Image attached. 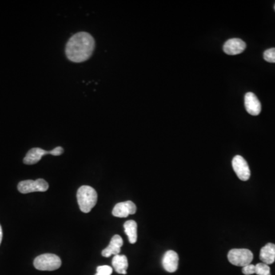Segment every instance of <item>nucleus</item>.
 I'll list each match as a JSON object with an SVG mask.
<instances>
[{
  "label": "nucleus",
  "mask_w": 275,
  "mask_h": 275,
  "mask_svg": "<svg viewBox=\"0 0 275 275\" xmlns=\"http://www.w3.org/2000/svg\"><path fill=\"white\" fill-rule=\"evenodd\" d=\"M232 165L235 173L241 181H246L250 178V168L244 157L240 155L235 156L232 159Z\"/></svg>",
  "instance_id": "0eeeda50"
},
{
  "label": "nucleus",
  "mask_w": 275,
  "mask_h": 275,
  "mask_svg": "<svg viewBox=\"0 0 275 275\" xmlns=\"http://www.w3.org/2000/svg\"><path fill=\"white\" fill-rule=\"evenodd\" d=\"M77 198L81 210L83 213H88L97 204L98 195L93 188L85 185L79 188Z\"/></svg>",
  "instance_id": "f03ea898"
},
{
  "label": "nucleus",
  "mask_w": 275,
  "mask_h": 275,
  "mask_svg": "<svg viewBox=\"0 0 275 275\" xmlns=\"http://www.w3.org/2000/svg\"><path fill=\"white\" fill-rule=\"evenodd\" d=\"M264 58L269 63H275V49H270L264 52Z\"/></svg>",
  "instance_id": "a211bd4d"
},
{
  "label": "nucleus",
  "mask_w": 275,
  "mask_h": 275,
  "mask_svg": "<svg viewBox=\"0 0 275 275\" xmlns=\"http://www.w3.org/2000/svg\"><path fill=\"white\" fill-rule=\"evenodd\" d=\"M242 273L245 275H252L256 274V265L249 264L246 266L243 267Z\"/></svg>",
  "instance_id": "6ab92c4d"
},
{
  "label": "nucleus",
  "mask_w": 275,
  "mask_h": 275,
  "mask_svg": "<svg viewBox=\"0 0 275 275\" xmlns=\"http://www.w3.org/2000/svg\"><path fill=\"white\" fill-rule=\"evenodd\" d=\"M253 254L246 248H235L228 253V260L236 266L245 267L252 263Z\"/></svg>",
  "instance_id": "20e7f679"
},
{
  "label": "nucleus",
  "mask_w": 275,
  "mask_h": 275,
  "mask_svg": "<svg viewBox=\"0 0 275 275\" xmlns=\"http://www.w3.org/2000/svg\"><path fill=\"white\" fill-rule=\"evenodd\" d=\"M49 188V184L44 179H38L36 181H22L18 184V191L23 194L33 192H45Z\"/></svg>",
  "instance_id": "423d86ee"
},
{
  "label": "nucleus",
  "mask_w": 275,
  "mask_h": 275,
  "mask_svg": "<svg viewBox=\"0 0 275 275\" xmlns=\"http://www.w3.org/2000/svg\"></svg>",
  "instance_id": "412c9836"
},
{
  "label": "nucleus",
  "mask_w": 275,
  "mask_h": 275,
  "mask_svg": "<svg viewBox=\"0 0 275 275\" xmlns=\"http://www.w3.org/2000/svg\"><path fill=\"white\" fill-rule=\"evenodd\" d=\"M95 45L94 38L89 33L81 32L73 34L66 45L67 57L74 63L87 61L93 54Z\"/></svg>",
  "instance_id": "f257e3e1"
},
{
  "label": "nucleus",
  "mask_w": 275,
  "mask_h": 275,
  "mask_svg": "<svg viewBox=\"0 0 275 275\" xmlns=\"http://www.w3.org/2000/svg\"><path fill=\"white\" fill-rule=\"evenodd\" d=\"M246 49L245 41L240 38H232L225 41L223 45V51L229 55H236L242 53Z\"/></svg>",
  "instance_id": "1a4fd4ad"
},
{
  "label": "nucleus",
  "mask_w": 275,
  "mask_h": 275,
  "mask_svg": "<svg viewBox=\"0 0 275 275\" xmlns=\"http://www.w3.org/2000/svg\"><path fill=\"white\" fill-rule=\"evenodd\" d=\"M113 273V268L108 265L97 267V274L95 275H111Z\"/></svg>",
  "instance_id": "f3484780"
},
{
  "label": "nucleus",
  "mask_w": 275,
  "mask_h": 275,
  "mask_svg": "<svg viewBox=\"0 0 275 275\" xmlns=\"http://www.w3.org/2000/svg\"><path fill=\"white\" fill-rule=\"evenodd\" d=\"M113 267L114 268L115 271L120 275H126L127 268L129 267V262H128V259L126 256H115L113 258Z\"/></svg>",
  "instance_id": "4468645a"
},
{
  "label": "nucleus",
  "mask_w": 275,
  "mask_h": 275,
  "mask_svg": "<svg viewBox=\"0 0 275 275\" xmlns=\"http://www.w3.org/2000/svg\"><path fill=\"white\" fill-rule=\"evenodd\" d=\"M34 266L39 271H55L61 266V260L54 254H43L34 259Z\"/></svg>",
  "instance_id": "7ed1b4c3"
},
{
  "label": "nucleus",
  "mask_w": 275,
  "mask_h": 275,
  "mask_svg": "<svg viewBox=\"0 0 275 275\" xmlns=\"http://www.w3.org/2000/svg\"><path fill=\"white\" fill-rule=\"evenodd\" d=\"M124 229H125V234L129 238V242L131 244H135L137 241L138 225L136 222L134 220H129L125 222L124 224Z\"/></svg>",
  "instance_id": "2eb2a0df"
},
{
  "label": "nucleus",
  "mask_w": 275,
  "mask_h": 275,
  "mask_svg": "<svg viewBox=\"0 0 275 275\" xmlns=\"http://www.w3.org/2000/svg\"><path fill=\"white\" fill-rule=\"evenodd\" d=\"M137 210L136 204L132 201L119 203L113 209V215L119 218H125L129 215L135 214Z\"/></svg>",
  "instance_id": "6e6552de"
},
{
  "label": "nucleus",
  "mask_w": 275,
  "mask_h": 275,
  "mask_svg": "<svg viewBox=\"0 0 275 275\" xmlns=\"http://www.w3.org/2000/svg\"><path fill=\"white\" fill-rule=\"evenodd\" d=\"M245 106L247 112L252 116H258L261 113V103L253 93H247L245 94Z\"/></svg>",
  "instance_id": "9b49d317"
},
{
  "label": "nucleus",
  "mask_w": 275,
  "mask_h": 275,
  "mask_svg": "<svg viewBox=\"0 0 275 275\" xmlns=\"http://www.w3.org/2000/svg\"><path fill=\"white\" fill-rule=\"evenodd\" d=\"M63 153H64V149L61 146L57 147L52 151H45L40 148H34L28 152L23 161L25 165H34L36 163H38L45 155L50 154L52 155L59 156Z\"/></svg>",
  "instance_id": "39448f33"
},
{
  "label": "nucleus",
  "mask_w": 275,
  "mask_h": 275,
  "mask_svg": "<svg viewBox=\"0 0 275 275\" xmlns=\"http://www.w3.org/2000/svg\"><path fill=\"white\" fill-rule=\"evenodd\" d=\"M260 259L262 263L269 264H273L275 261V245L273 243H268L264 245L260 252Z\"/></svg>",
  "instance_id": "ddd939ff"
},
{
  "label": "nucleus",
  "mask_w": 275,
  "mask_h": 275,
  "mask_svg": "<svg viewBox=\"0 0 275 275\" xmlns=\"http://www.w3.org/2000/svg\"><path fill=\"white\" fill-rule=\"evenodd\" d=\"M178 255L174 251H168L163 257V268L166 272L173 273L178 268Z\"/></svg>",
  "instance_id": "9d476101"
},
{
  "label": "nucleus",
  "mask_w": 275,
  "mask_h": 275,
  "mask_svg": "<svg viewBox=\"0 0 275 275\" xmlns=\"http://www.w3.org/2000/svg\"><path fill=\"white\" fill-rule=\"evenodd\" d=\"M256 274L258 275H271V268L268 264L258 263L256 265Z\"/></svg>",
  "instance_id": "dca6fc26"
},
{
  "label": "nucleus",
  "mask_w": 275,
  "mask_h": 275,
  "mask_svg": "<svg viewBox=\"0 0 275 275\" xmlns=\"http://www.w3.org/2000/svg\"><path fill=\"white\" fill-rule=\"evenodd\" d=\"M123 245V240L121 236L115 235L111 240L109 245L102 252L103 257L109 258L111 256H118L121 251V246Z\"/></svg>",
  "instance_id": "f8f14e48"
},
{
  "label": "nucleus",
  "mask_w": 275,
  "mask_h": 275,
  "mask_svg": "<svg viewBox=\"0 0 275 275\" xmlns=\"http://www.w3.org/2000/svg\"><path fill=\"white\" fill-rule=\"evenodd\" d=\"M2 227L0 225V245H1V242H2Z\"/></svg>",
  "instance_id": "aec40b11"
}]
</instances>
